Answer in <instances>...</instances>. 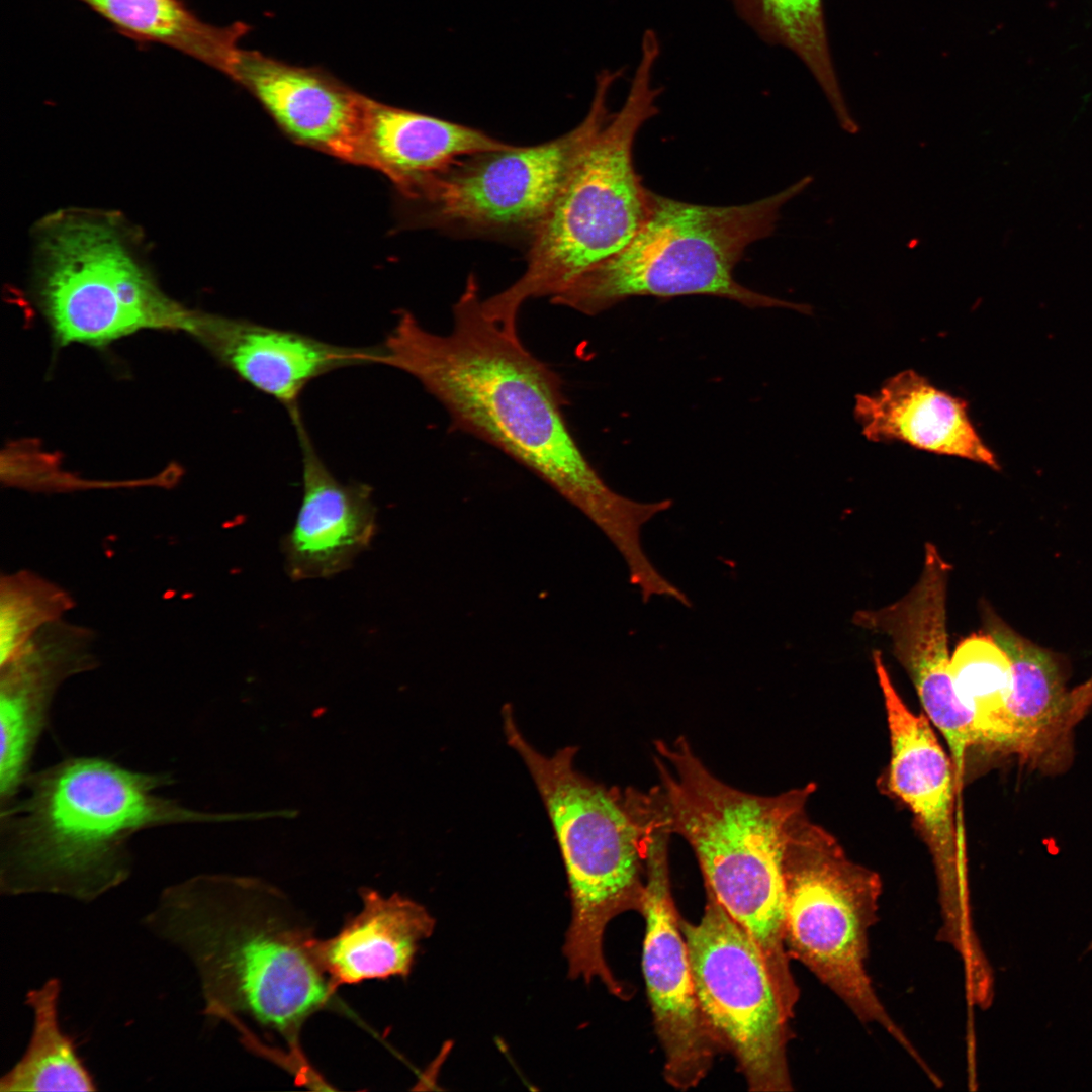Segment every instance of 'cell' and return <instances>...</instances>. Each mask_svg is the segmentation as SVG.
<instances>
[{"label": "cell", "instance_id": "7c38bea8", "mask_svg": "<svg viewBox=\"0 0 1092 1092\" xmlns=\"http://www.w3.org/2000/svg\"><path fill=\"white\" fill-rule=\"evenodd\" d=\"M890 737L888 788L913 813L930 851L938 886L939 939L964 967L982 959L971 924L962 833L956 823L953 764L925 715L904 702L879 651L873 653Z\"/></svg>", "mask_w": 1092, "mask_h": 1092}, {"label": "cell", "instance_id": "d4e9b609", "mask_svg": "<svg viewBox=\"0 0 1092 1092\" xmlns=\"http://www.w3.org/2000/svg\"><path fill=\"white\" fill-rule=\"evenodd\" d=\"M738 14L765 41L790 50L813 75L843 130L858 131L829 51L823 0H730Z\"/></svg>", "mask_w": 1092, "mask_h": 1092}, {"label": "cell", "instance_id": "7a4b0ae2", "mask_svg": "<svg viewBox=\"0 0 1092 1092\" xmlns=\"http://www.w3.org/2000/svg\"><path fill=\"white\" fill-rule=\"evenodd\" d=\"M141 924L192 965L202 1014L250 1043L254 1029L282 1044L288 1067L312 1076L301 1030L333 1003L307 918L260 880L202 874L164 888Z\"/></svg>", "mask_w": 1092, "mask_h": 1092}, {"label": "cell", "instance_id": "2e32d148", "mask_svg": "<svg viewBox=\"0 0 1092 1092\" xmlns=\"http://www.w3.org/2000/svg\"><path fill=\"white\" fill-rule=\"evenodd\" d=\"M230 78L247 90L299 145L360 165L368 97L317 68L240 50Z\"/></svg>", "mask_w": 1092, "mask_h": 1092}, {"label": "cell", "instance_id": "4316f807", "mask_svg": "<svg viewBox=\"0 0 1092 1092\" xmlns=\"http://www.w3.org/2000/svg\"><path fill=\"white\" fill-rule=\"evenodd\" d=\"M74 607L71 595L27 570L0 580V665L10 660L42 627Z\"/></svg>", "mask_w": 1092, "mask_h": 1092}, {"label": "cell", "instance_id": "484cf974", "mask_svg": "<svg viewBox=\"0 0 1092 1092\" xmlns=\"http://www.w3.org/2000/svg\"><path fill=\"white\" fill-rule=\"evenodd\" d=\"M957 693L973 717L978 746L1005 752L1011 662L990 634H973L956 648L949 661Z\"/></svg>", "mask_w": 1092, "mask_h": 1092}, {"label": "cell", "instance_id": "9a60e30c", "mask_svg": "<svg viewBox=\"0 0 1092 1092\" xmlns=\"http://www.w3.org/2000/svg\"><path fill=\"white\" fill-rule=\"evenodd\" d=\"M93 633L62 619L42 627L0 665V801L9 804L28 776L52 700L69 677L96 667Z\"/></svg>", "mask_w": 1092, "mask_h": 1092}, {"label": "cell", "instance_id": "e0dca14e", "mask_svg": "<svg viewBox=\"0 0 1092 1092\" xmlns=\"http://www.w3.org/2000/svg\"><path fill=\"white\" fill-rule=\"evenodd\" d=\"M253 388L299 414L305 386L328 372L375 363L380 347L350 348L292 331L208 313H194L190 332Z\"/></svg>", "mask_w": 1092, "mask_h": 1092}, {"label": "cell", "instance_id": "5b68a950", "mask_svg": "<svg viewBox=\"0 0 1092 1092\" xmlns=\"http://www.w3.org/2000/svg\"><path fill=\"white\" fill-rule=\"evenodd\" d=\"M659 56L657 34L645 31L625 102L577 159L529 244L524 273L482 299L484 312L507 330L518 332L527 301L562 292L625 247L645 221L651 191L635 170L633 147L642 125L658 113L662 90L652 79Z\"/></svg>", "mask_w": 1092, "mask_h": 1092}, {"label": "cell", "instance_id": "8fae6325", "mask_svg": "<svg viewBox=\"0 0 1092 1092\" xmlns=\"http://www.w3.org/2000/svg\"><path fill=\"white\" fill-rule=\"evenodd\" d=\"M706 894L698 923L680 918L704 1019L718 1048L735 1058L750 1091H791L787 1046L792 1018L755 942Z\"/></svg>", "mask_w": 1092, "mask_h": 1092}, {"label": "cell", "instance_id": "8992f818", "mask_svg": "<svg viewBox=\"0 0 1092 1092\" xmlns=\"http://www.w3.org/2000/svg\"><path fill=\"white\" fill-rule=\"evenodd\" d=\"M502 716L507 742L539 791L564 861L571 902L563 944L568 977L587 983L598 979L612 995L627 999L626 987L604 957L603 939L613 918L641 911L645 890L641 824L623 794L575 768L577 747L542 754L522 734L510 705Z\"/></svg>", "mask_w": 1092, "mask_h": 1092}, {"label": "cell", "instance_id": "30bf717a", "mask_svg": "<svg viewBox=\"0 0 1092 1092\" xmlns=\"http://www.w3.org/2000/svg\"><path fill=\"white\" fill-rule=\"evenodd\" d=\"M39 249L40 305L60 344L101 346L144 329L190 333L194 311L167 298L105 222L58 218Z\"/></svg>", "mask_w": 1092, "mask_h": 1092}, {"label": "cell", "instance_id": "9c48e42d", "mask_svg": "<svg viewBox=\"0 0 1092 1092\" xmlns=\"http://www.w3.org/2000/svg\"><path fill=\"white\" fill-rule=\"evenodd\" d=\"M622 70L601 72L589 110L567 133L534 146L485 151L458 160L407 199L416 224L530 244L577 159L612 113L609 93Z\"/></svg>", "mask_w": 1092, "mask_h": 1092}, {"label": "cell", "instance_id": "cb8c5ba5", "mask_svg": "<svg viewBox=\"0 0 1092 1092\" xmlns=\"http://www.w3.org/2000/svg\"><path fill=\"white\" fill-rule=\"evenodd\" d=\"M61 992L57 977L26 992L24 1004L32 1015L29 1040L20 1059L1 1077V1092L98 1089L73 1037L61 1025Z\"/></svg>", "mask_w": 1092, "mask_h": 1092}, {"label": "cell", "instance_id": "4fadbf2b", "mask_svg": "<svg viewBox=\"0 0 1092 1092\" xmlns=\"http://www.w3.org/2000/svg\"><path fill=\"white\" fill-rule=\"evenodd\" d=\"M663 829L644 832L646 881L640 913L645 920L642 970L656 1035L664 1055L663 1077L675 1089L696 1087L718 1049L696 996L688 948L671 894Z\"/></svg>", "mask_w": 1092, "mask_h": 1092}, {"label": "cell", "instance_id": "d6986e66", "mask_svg": "<svg viewBox=\"0 0 1092 1092\" xmlns=\"http://www.w3.org/2000/svg\"><path fill=\"white\" fill-rule=\"evenodd\" d=\"M302 453L303 494L291 530L281 541L292 580L329 578L347 570L376 533L372 488L338 481L317 455L300 415L292 418Z\"/></svg>", "mask_w": 1092, "mask_h": 1092}, {"label": "cell", "instance_id": "ffe728a7", "mask_svg": "<svg viewBox=\"0 0 1092 1092\" xmlns=\"http://www.w3.org/2000/svg\"><path fill=\"white\" fill-rule=\"evenodd\" d=\"M854 416L870 441H898L999 468L970 419L968 403L913 370L894 375L873 394L856 395Z\"/></svg>", "mask_w": 1092, "mask_h": 1092}, {"label": "cell", "instance_id": "52a82bcc", "mask_svg": "<svg viewBox=\"0 0 1092 1092\" xmlns=\"http://www.w3.org/2000/svg\"><path fill=\"white\" fill-rule=\"evenodd\" d=\"M811 182L812 177L806 176L770 196L729 206L695 204L651 192L648 215L629 243L551 302L596 315L635 296L711 295L749 308L811 313L808 304L756 292L733 276L746 249L775 232L782 207Z\"/></svg>", "mask_w": 1092, "mask_h": 1092}, {"label": "cell", "instance_id": "ba28073f", "mask_svg": "<svg viewBox=\"0 0 1092 1092\" xmlns=\"http://www.w3.org/2000/svg\"><path fill=\"white\" fill-rule=\"evenodd\" d=\"M784 936L801 962L863 1023L888 1032L923 1063L884 1007L868 971L869 932L878 919L882 881L850 859L837 840L802 813L784 861Z\"/></svg>", "mask_w": 1092, "mask_h": 1092}, {"label": "cell", "instance_id": "5bb4252c", "mask_svg": "<svg viewBox=\"0 0 1092 1092\" xmlns=\"http://www.w3.org/2000/svg\"><path fill=\"white\" fill-rule=\"evenodd\" d=\"M924 550L916 584L886 607L857 611L853 623L889 638L925 716L947 741L954 774L961 778L967 751L978 746V737L949 670L946 597L951 568L933 544L927 543Z\"/></svg>", "mask_w": 1092, "mask_h": 1092}, {"label": "cell", "instance_id": "44dd1931", "mask_svg": "<svg viewBox=\"0 0 1092 1092\" xmlns=\"http://www.w3.org/2000/svg\"><path fill=\"white\" fill-rule=\"evenodd\" d=\"M512 146L470 126L368 98L360 165L384 174L406 198L461 158Z\"/></svg>", "mask_w": 1092, "mask_h": 1092}, {"label": "cell", "instance_id": "3957f363", "mask_svg": "<svg viewBox=\"0 0 1092 1092\" xmlns=\"http://www.w3.org/2000/svg\"><path fill=\"white\" fill-rule=\"evenodd\" d=\"M171 781L99 757L69 758L28 775L26 796L1 807V894L91 903L129 878V841L138 832L245 818L200 812L155 794Z\"/></svg>", "mask_w": 1092, "mask_h": 1092}, {"label": "cell", "instance_id": "ac0fdd59", "mask_svg": "<svg viewBox=\"0 0 1092 1092\" xmlns=\"http://www.w3.org/2000/svg\"><path fill=\"white\" fill-rule=\"evenodd\" d=\"M985 628L1008 655L1012 668L1005 752L1034 766H1051L1067 754L1073 728L1092 707V677L1067 690L1058 655L1026 639L990 606Z\"/></svg>", "mask_w": 1092, "mask_h": 1092}, {"label": "cell", "instance_id": "277c9868", "mask_svg": "<svg viewBox=\"0 0 1092 1092\" xmlns=\"http://www.w3.org/2000/svg\"><path fill=\"white\" fill-rule=\"evenodd\" d=\"M655 748L660 784L642 795L646 808L668 834L691 845L706 892L755 942L785 1009L795 1011L800 991L784 936V861L813 786L754 795L716 778L684 738Z\"/></svg>", "mask_w": 1092, "mask_h": 1092}, {"label": "cell", "instance_id": "603a6c76", "mask_svg": "<svg viewBox=\"0 0 1092 1092\" xmlns=\"http://www.w3.org/2000/svg\"><path fill=\"white\" fill-rule=\"evenodd\" d=\"M141 47L162 44L230 77L249 27L204 22L184 0H79Z\"/></svg>", "mask_w": 1092, "mask_h": 1092}, {"label": "cell", "instance_id": "6da1fadb", "mask_svg": "<svg viewBox=\"0 0 1092 1092\" xmlns=\"http://www.w3.org/2000/svg\"><path fill=\"white\" fill-rule=\"evenodd\" d=\"M450 332L436 334L403 311L377 363L417 379L452 427L497 448L588 518L621 557L643 550L641 530L662 512L613 490L588 461L564 417L559 375L531 354L519 334L483 310L470 274L452 308Z\"/></svg>", "mask_w": 1092, "mask_h": 1092}, {"label": "cell", "instance_id": "7402d4cb", "mask_svg": "<svg viewBox=\"0 0 1092 1092\" xmlns=\"http://www.w3.org/2000/svg\"><path fill=\"white\" fill-rule=\"evenodd\" d=\"M361 910L340 931L317 940L322 968L333 986L357 984L412 972L421 942L430 937L435 919L416 901L394 893L382 896L363 889Z\"/></svg>", "mask_w": 1092, "mask_h": 1092}]
</instances>
